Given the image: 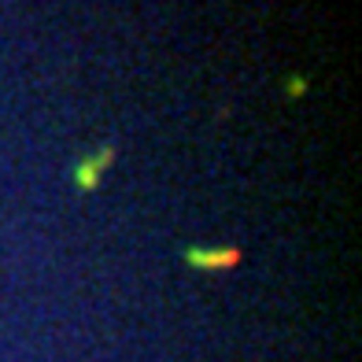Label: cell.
Listing matches in <instances>:
<instances>
[{
  "instance_id": "obj_1",
  "label": "cell",
  "mask_w": 362,
  "mask_h": 362,
  "mask_svg": "<svg viewBox=\"0 0 362 362\" xmlns=\"http://www.w3.org/2000/svg\"><path fill=\"white\" fill-rule=\"evenodd\" d=\"M115 163V148L111 144H104L96 156H89V159H81L78 167H74V185L81 189V192H93L96 185H100V174Z\"/></svg>"
},
{
  "instance_id": "obj_2",
  "label": "cell",
  "mask_w": 362,
  "mask_h": 362,
  "mask_svg": "<svg viewBox=\"0 0 362 362\" xmlns=\"http://www.w3.org/2000/svg\"><path fill=\"white\" fill-rule=\"evenodd\" d=\"M185 259L200 270H215V267H237L240 252L237 248H189Z\"/></svg>"
},
{
  "instance_id": "obj_3",
  "label": "cell",
  "mask_w": 362,
  "mask_h": 362,
  "mask_svg": "<svg viewBox=\"0 0 362 362\" xmlns=\"http://www.w3.org/2000/svg\"><path fill=\"white\" fill-rule=\"evenodd\" d=\"M288 93H292V96H300V93H303V81H300V78H292V86H288Z\"/></svg>"
}]
</instances>
